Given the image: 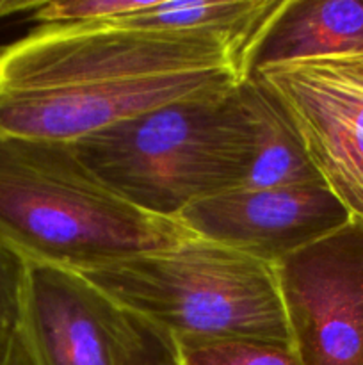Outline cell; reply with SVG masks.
I'll list each match as a JSON object with an SVG mask.
<instances>
[{
    "label": "cell",
    "mask_w": 363,
    "mask_h": 365,
    "mask_svg": "<svg viewBox=\"0 0 363 365\" xmlns=\"http://www.w3.org/2000/svg\"><path fill=\"white\" fill-rule=\"evenodd\" d=\"M194 237L110 191L73 143L0 134V245L25 262L85 271Z\"/></svg>",
    "instance_id": "cell-1"
},
{
    "label": "cell",
    "mask_w": 363,
    "mask_h": 365,
    "mask_svg": "<svg viewBox=\"0 0 363 365\" xmlns=\"http://www.w3.org/2000/svg\"><path fill=\"white\" fill-rule=\"evenodd\" d=\"M237 84L93 132L73 143L75 152L130 205L178 220L187 207L248 184L256 143Z\"/></svg>",
    "instance_id": "cell-2"
},
{
    "label": "cell",
    "mask_w": 363,
    "mask_h": 365,
    "mask_svg": "<svg viewBox=\"0 0 363 365\" xmlns=\"http://www.w3.org/2000/svg\"><path fill=\"white\" fill-rule=\"evenodd\" d=\"M116 305L177 341L290 346L273 267L206 239L78 271Z\"/></svg>",
    "instance_id": "cell-3"
},
{
    "label": "cell",
    "mask_w": 363,
    "mask_h": 365,
    "mask_svg": "<svg viewBox=\"0 0 363 365\" xmlns=\"http://www.w3.org/2000/svg\"><path fill=\"white\" fill-rule=\"evenodd\" d=\"M246 45L217 32L127 27L112 21L38 25L0 46V89L100 84L149 75L238 70Z\"/></svg>",
    "instance_id": "cell-4"
},
{
    "label": "cell",
    "mask_w": 363,
    "mask_h": 365,
    "mask_svg": "<svg viewBox=\"0 0 363 365\" xmlns=\"http://www.w3.org/2000/svg\"><path fill=\"white\" fill-rule=\"evenodd\" d=\"M299 365H363V221L273 266Z\"/></svg>",
    "instance_id": "cell-5"
},
{
    "label": "cell",
    "mask_w": 363,
    "mask_h": 365,
    "mask_svg": "<svg viewBox=\"0 0 363 365\" xmlns=\"http://www.w3.org/2000/svg\"><path fill=\"white\" fill-rule=\"evenodd\" d=\"M251 75L283 103L324 184L363 221V53L288 61Z\"/></svg>",
    "instance_id": "cell-6"
},
{
    "label": "cell",
    "mask_w": 363,
    "mask_h": 365,
    "mask_svg": "<svg viewBox=\"0 0 363 365\" xmlns=\"http://www.w3.org/2000/svg\"><path fill=\"white\" fill-rule=\"evenodd\" d=\"M238 70L149 75L100 84L0 89V134L75 143L142 113L233 88Z\"/></svg>",
    "instance_id": "cell-7"
},
{
    "label": "cell",
    "mask_w": 363,
    "mask_h": 365,
    "mask_svg": "<svg viewBox=\"0 0 363 365\" xmlns=\"http://www.w3.org/2000/svg\"><path fill=\"white\" fill-rule=\"evenodd\" d=\"M351 220L326 184H312L238 187L187 207L177 221L196 237L273 267Z\"/></svg>",
    "instance_id": "cell-8"
},
{
    "label": "cell",
    "mask_w": 363,
    "mask_h": 365,
    "mask_svg": "<svg viewBox=\"0 0 363 365\" xmlns=\"http://www.w3.org/2000/svg\"><path fill=\"white\" fill-rule=\"evenodd\" d=\"M123 316L78 271L25 262L18 330L32 365H116Z\"/></svg>",
    "instance_id": "cell-9"
},
{
    "label": "cell",
    "mask_w": 363,
    "mask_h": 365,
    "mask_svg": "<svg viewBox=\"0 0 363 365\" xmlns=\"http://www.w3.org/2000/svg\"><path fill=\"white\" fill-rule=\"evenodd\" d=\"M363 53V0H278L242 52V77L270 64Z\"/></svg>",
    "instance_id": "cell-10"
},
{
    "label": "cell",
    "mask_w": 363,
    "mask_h": 365,
    "mask_svg": "<svg viewBox=\"0 0 363 365\" xmlns=\"http://www.w3.org/2000/svg\"><path fill=\"white\" fill-rule=\"evenodd\" d=\"M241 95L255 132V163L244 187H290L324 184L306 153L302 139L273 89L258 77L238 81Z\"/></svg>",
    "instance_id": "cell-11"
},
{
    "label": "cell",
    "mask_w": 363,
    "mask_h": 365,
    "mask_svg": "<svg viewBox=\"0 0 363 365\" xmlns=\"http://www.w3.org/2000/svg\"><path fill=\"white\" fill-rule=\"evenodd\" d=\"M278 6V0H221V2H162L148 0L141 9L110 18L117 25L185 32H217L244 45Z\"/></svg>",
    "instance_id": "cell-12"
},
{
    "label": "cell",
    "mask_w": 363,
    "mask_h": 365,
    "mask_svg": "<svg viewBox=\"0 0 363 365\" xmlns=\"http://www.w3.org/2000/svg\"><path fill=\"white\" fill-rule=\"evenodd\" d=\"M177 344L182 365H299L290 346L280 342L182 339Z\"/></svg>",
    "instance_id": "cell-13"
},
{
    "label": "cell",
    "mask_w": 363,
    "mask_h": 365,
    "mask_svg": "<svg viewBox=\"0 0 363 365\" xmlns=\"http://www.w3.org/2000/svg\"><path fill=\"white\" fill-rule=\"evenodd\" d=\"M116 365H182V360L177 341L167 331L125 310Z\"/></svg>",
    "instance_id": "cell-14"
},
{
    "label": "cell",
    "mask_w": 363,
    "mask_h": 365,
    "mask_svg": "<svg viewBox=\"0 0 363 365\" xmlns=\"http://www.w3.org/2000/svg\"><path fill=\"white\" fill-rule=\"evenodd\" d=\"M148 0H53L39 2L28 20L39 25H88L141 9Z\"/></svg>",
    "instance_id": "cell-15"
},
{
    "label": "cell",
    "mask_w": 363,
    "mask_h": 365,
    "mask_svg": "<svg viewBox=\"0 0 363 365\" xmlns=\"http://www.w3.org/2000/svg\"><path fill=\"white\" fill-rule=\"evenodd\" d=\"M23 278L25 260L0 245V337L18 330Z\"/></svg>",
    "instance_id": "cell-16"
},
{
    "label": "cell",
    "mask_w": 363,
    "mask_h": 365,
    "mask_svg": "<svg viewBox=\"0 0 363 365\" xmlns=\"http://www.w3.org/2000/svg\"><path fill=\"white\" fill-rule=\"evenodd\" d=\"M0 365H32L20 330L0 337Z\"/></svg>",
    "instance_id": "cell-17"
},
{
    "label": "cell",
    "mask_w": 363,
    "mask_h": 365,
    "mask_svg": "<svg viewBox=\"0 0 363 365\" xmlns=\"http://www.w3.org/2000/svg\"><path fill=\"white\" fill-rule=\"evenodd\" d=\"M38 6L39 2H36V0H32V2H25V0H0V18L16 13L28 14Z\"/></svg>",
    "instance_id": "cell-18"
}]
</instances>
